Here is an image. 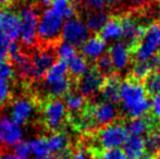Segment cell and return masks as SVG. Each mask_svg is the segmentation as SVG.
<instances>
[{
	"instance_id": "1",
	"label": "cell",
	"mask_w": 160,
	"mask_h": 159,
	"mask_svg": "<svg viewBox=\"0 0 160 159\" xmlns=\"http://www.w3.org/2000/svg\"><path fill=\"white\" fill-rule=\"evenodd\" d=\"M119 102L122 111L131 119L146 117L150 111V99L145 86L132 77L120 83Z\"/></svg>"
},
{
	"instance_id": "2",
	"label": "cell",
	"mask_w": 160,
	"mask_h": 159,
	"mask_svg": "<svg viewBox=\"0 0 160 159\" xmlns=\"http://www.w3.org/2000/svg\"><path fill=\"white\" fill-rule=\"evenodd\" d=\"M160 50V22H152L144 31L138 45L134 49L135 62H146Z\"/></svg>"
},
{
	"instance_id": "3",
	"label": "cell",
	"mask_w": 160,
	"mask_h": 159,
	"mask_svg": "<svg viewBox=\"0 0 160 159\" xmlns=\"http://www.w3.org/2000/svg\"><path fill=\"white\" fill-rule=\"evenodd\" d=\"M117 115H118V110L116 108V104L102 100L85 108L84 115H83L84 117L81 123L89 127H106L114 122Z\"/></svg>"
},
{
	"instance_id": "4",
	"label": "cell",
	"mask_w": 160,
	"mask_h": 159,
	"mask_svg": "<svg viewBox=\"0 0 160 159\" xmlns=\"http://www.w3.org/2000/svg\"><path fill=\"white\" fill-rule=\"evenodd\" d=\"M128 136L127 127L122 123L112 122L102 127L97 133V142L105 151L117 149L123 146Z\"/></svg>"
},
{
	"instance_id": "5",
	"label": "cell",
	"mask_w": 160,
	"mask_h": 159,
	"mask_svg": "<svg viewBox=\"0 0 160 159\" xmlns=\"http://www.w3.org/2000/svg\"><path fill=\"white\" fill-rule=\"evenodd\" d=\"M63 20L51 9H46L38 20V38L44 42H53L61 36Z\"/></svg>"
},
{
	"instance_id": "6",
	"label": "cell",
	"mask_w": 160,
	"mask_h": 159,
	"mask_svg": "<svg viewBox=\"0 0 160 159\" xmlns=\"http://www.w3.org/2000/svg\"><path fill=\"white\" fill-rule=\"evenodd\" d=\"M21 20V33L20 38L25 46H33L38 38V15L36 9L32 6H25L20 12Z\"/></svg>"
},
{
	"instance_id": "7",
	"label": "cell",
	"mask_w": 160,
	"mask_h": 159,
	"mask_svg": "<svg viewBox=\"0 0 160 159\" xmlns=\"http://www.w3.org/2000/svg\"><path fill=\"white\" fill-rule=\"evenodd\" d=\"M91 31L86 23L78 17H71L63 23L61 31V38L64 42L72 46L80 47L89 38Z\"/></svg>"
},
{
	"instance_id": "8",
	"label": "cell",
	"mask_w": 160,
	"mask_h": 159,
	"mask_svg": "<svg viewBox=\"0 0 160 159\" xmlns=\"http://www.w3.org/2000/svg\"><path fill=\"white\" fill-rule=\"evenodd\" d=\"M23 136L24 131L21 124L8 116L0 118V146L4 148L14 147L23 141Z\"/></svg>"
},
{
	"instance_id": "9",
	"label": "cell",
	"mask_w": 160,
	"mask_h": 159,
	"mask_svg": "<svg viewBox=\"0 0 160 159\" xmlns=\"http://www.w3.org/2000/svg\"><path fill=\"white\" fill-rule=\"evenodd\" d=\"M67 107L61 99L48 100L42 109V119L44 123L49 130L57 131L63 124L67 117Z\"/></svg>"
},
{
	"instance_id": "10",
	"label": "cell",
	"mask_w": 160,
	"mask_h": 159,
	"mask_svg": "<svg viewBox=\"0 0 160 159\" xmlns=\"http://www.w3.org/2000/svg\"><path fill=\"white\" fill-rule=\"evenodd\" d=\"M120 21L122 26V42L127 45L131 52H133L138 45L146 27L132 15H123L120 17Z\"/></svg>"
},
{
	"instance_id": "11",
	"label": "cell",
	"mask_w": 160,
	"mask_h": 159,
	"mask_svg": "<svg viewBox=\"0 0 160 159\" xmlns=\"http://www.w3.org/2000/svg\"><path fill=\"white\" fill-rule=\"evenodd\" d=\"M53 63L55 51H52L50 48H42L35 51L31 57L30 77L36 80L42 79Z\"/></svg>"
},
{
	"instance_id": "12",
	"label": "cell",
	"mask_w": 160,
	"mask_h": 159,
	"mask_svg": "<svg viewBox=\"0 0 160 159\" xmlns=\"http://www.w3.org/2000/svg\"><path fill=\"white\" fill-rule=\"evenodd\" d=\"M21 20L20 15L11 10L0 12V34L4 35L11 42L20 38Z\"/></svg>"
},
{
	"instance_id": "13",
	"label": "cell",
	"mask_w": 160,
	"mask_h": 159,
	"mask_svg": "<svg viewBox=\"0 0 160 159\" xmlns=\"http://www.w3.org/2000/svg\"><path fill=\"white\" fill-rule=\"evenodd\" d=\"M105 79L106 77L101 75L95 68L88 70L83 77H80L78 85V93L85 97L95 95L101 89Z\"/></svg>"
},
{
	"instance_id": "14",
	"label": "cell",
	"mask_w": 160,
	"mask_h": 159,
	"mask_svg": "<svg viewBox=\"0 0 160 159\" xmlns=\"http://www.w3.org/2000/svg\"><path fill=\"white\" fill-rule=\"evenodd\" d=\"M35 112V104L32 99L26 97H19L11 104V118L19 124L23 125L31 120Z\"/></svg>"
},
{
	"instance_id": "15",
	"label": "cell",
	"mask_w": 160,
	"mask_h": 159,
	"mask_svg": "<svg viewBox=\"0 0 160 159\" xmlns=\"http://www.w3.org/2000/svg\"><path fill=\"white\" fill-rule=\"evenodd\" d=\"M9 56L12 60V66L14 70L22 77H30V70H31V58L23 52L21 47L19 45L12 42L9 49Z\"/></svg>"
},
{
	"instance_id": "16",
	"label": "cell",
	"mask_w": 160,
	"mask_h": 159,
	"mask_svg": "<svg viewBox=\"0 0 160 159\" xmlns=\"http://www.w3.org/2000/svg\"><path fill=\"white\" fill-rule=\"evenodd\" d=\"M108 56L110 57L114 70H123L128 66L131 60V50L122 42H117L112 44L109 49Z\"/></svg>"
},
{
	"instance_id": "17",
	"label": "cell",
	"mask_w": 160,
	"mask_h": 159,
	"mask_svg": "<svg viewBox=\"0 0 160 159\" xmlns=\"http://www.w3.org/2000/svg\"><path fill=\"white\" fill-rule=\"evenodd\" d=\"M106 42L101 39L100 36L89 37L84 44L81 46L82 56L86 60L97 61L100 57H102L106 52Z\"/></svg>"
},
{
	"instance_id": "18",
	"label": "cell",
	"mask_w": 160,
	"mask_h": 159,
	"mask_svg": "<svg viewBox=\"0 0 160 159\" xmlns=\"http://www.w3.org/2000/svg\"><path fill=\"white\" fill-rule=\"evenodd\" d=\"M14 77V68L7 61H0V105H3L10 98V82Z\"/></svg>"
},
{
	"instance_id": "19",
	"label": "cell",
	"mask_w": 160,
	"mask_h": 159,
	"mask_svg": "<svg viewBox=\"0 0 160 159\" xmlns=\"http://www.w3.org/2000/svg\"><path fill=\"white\" fill-rule=\"evenodd\" d=\"M123 153L128 159H141L146 154L145 141L142 136L128 135L122 146Z\"/></svg>"
},
{
	"instance_id": "20",
	"label": "cell",
	"mask_w": 160,
	"mask_h": 159,
	"mask_svg": "<svg viewBox=\"0 0 160 159\" xmlns=\"http://www.w3.org/2000/svg\"><path fill=\"white\" fill-rule=\"evenodd\" d=\"M100 35L101 39L107 42H116L122 37V26H121L120 17H110L103 27L101 28Z\"/></svg>"
},
{
	"instance_id": "21",
	"label": "cell",
	"mask_w": 160,
	"mask_h": 159,
	"mask_svg": "<svg viewBox=\"0 0 160 159\" xmlns=\"http://www.w3.org/2000/svg\"><path fill=\"white\" fill-rule=\"evenodd\" d=\"M119 87H120V82L116 75L106 77L100 89L103 100L110 102L112 104L119 102Z\"/></svg>"
},
{
	"instance_id": "22",
	"label": "cell",
	"mask_w": 160,
	"mask_h": 159,
	"mask_svg": "<svg viewBox=\"0 0 160 159\" xmlns=\"http://www.w3.org/2000/svg\"><path fill=\"white\" fill-rule=\"evenodd\" d=\"M152 120L146 116V117L135 118L128 121L127 125V130L128 135L142 136L144 134H148L152 130Z\"/></svg>"
},
{
	"instance_id": "23",
	"label": "cell",
	"mask_w": 160,
	"mask_h": 159,
	"mask_svg": "<svg viewBox=\"0 0 160 159\" xmlns=\"http://www.w3.org/2000/svg\"><path fill=\"white\" fill-rule=\"evenodd\" d=\"M68 72L69 71H68L67 63L64 61L59 60V61L55 62L45 74V85L53 84V83H57L65 79L68 77Z\"/></svg>"
},
{
	"instance_id": "24",
	"label": "cell",
	"mask_w": 160,
	"mask_h": 159,
	"mask_svg": "<svg viewBox=\"0 0 160 159\" xmlns=\"http://www.w3.org/2000/svg\"><path fill=\"white\" fill-rule=\"evenodd\" d=\"M48 140V146L50 153L53 154H63L67 152L68 145H69V137L67 134L62 132H53L50 136L47 137Z\"/></svg>"
},
{
	"instance_id": "25",
	"label": "cell",
	"mask_w": 160,
	"mask_h": 159,
	"mask_svg": "<svg viewBox=\"0 0 160 159\" xmlns=\"http://www.w3.org/2000/svg\"><path fill=\"white\" fill-rule=\"evenodd\" d=\"M70 89H71V81L69 80V77H65L53 84L45 85V92L49 97H51V99L52 98L60 99L63 96H67Z\"/></svg>"
},
{
	"instance_id": "26",
	"label": "cell",
	"mask_w": 160,
	"mask_h": 159,
	"mask_svg": "<svg viewBox=\"0 0 160 159\" xmlns=\"http://www.w3.org/2000/svg\"><path fill=\"white\" fill-rule=\"evenodd\" d=\"M51 10L65 21L74 17L75 14V8L72 0H52Z\"/></svg>"
},
{
	"instance_id": "27",
	"label": "cell",
	"mask_w": 160,
	"mask_h": 159,
	"mask_svg": "<svg viewBox=\"0 0 160 159\" xmlns=\"http://www.w3.org/2000/svg\"><path fill=\"white\" fill-rule=\"evenodd\" d=\"M67 67H68V71L71 73L72 77H78V79L81 77H83L88 71L87 60L83 56L78 55V53H76L73 58H71L67 62Z\"/></svg>"
},
{
	"instance_id": "28",
	"label": "cell",
	"mask_w": 160,
	"mask_h": 159,
	"mask_svg": "<svg viewBox=\"0 0 160 159\" xmlns=\"http://www.w3.org/2000/svg\"><path fill=\"white\" fill-rule=\"evenodd\" d=\"M64 104L70 113L78 115L86 108V98L80 93H72L67 96Z\"/></svg>"
},
{
	"instance_id": "29",
	"label": "cell",
	"mask_w": 160,
	"mask_h": 159,
	"mask_svg": "<svg viewBox=\"0 0 160 159\" xmlns=\"http://www.w3.org/2000/svg\"><path fill=\"white\" fill-rule=\"evenodd\" d=\"M107 21L108 15L105 13V11H89L85 23L91 32L99 33Z\"/></svg>"
},
{
	"instance_id": "30",
	"label": "cell",
	"mask_w": 160,
	"mask_h": 159,
	"mask_svg": "<svg viewBox=\"0 0 160 159\" xmlns=\"http://www.w3.org/2000/svg\"><path fill=\"white\" fill-rule=\"evenodd\" d=\"M28 144H30L32 155L37 159L49 156V154H50L48 146V140L45 136H38V137L32 138L28 142Z\"/></svg>"
},
{
	"instance_id": "31",
	"label": "cell",
	"mask_w": 160,
	"mask_h": 159,
	"mask_svg": "<svg viewBox=\"0 0 160 159\" xmlns=\"http://www.w3.org/2000/svg\"><path fill=\"white\" fill-rule=\"evenodd\" d=\"M145 149L149 157L160 153V134L157 131H150L145 140Z\"/></svg>"
},
{
	"instance_id": "32",
	"label": "cell",
	"mask_w": 160,
	"mask_h": 159,
	"mask_svg": "<svg viewBox=\"0 0 160 159\" xmlns=\"http://www.w3.org/2000/svg\"><path fill=\"white\" fill-rule=\"evenodd\" d=\"M152 67L148 63V61L146 62H135L132 69V79L138 81V82H143L146 80V77L152 73Z\"/></svg>"
},
{
	"instance_id": "33",
	"label": "cell",
	"mask_w": 160,
	"mask_h": 159,
	"mask_svg": "<svg viewBox=\"0 0 160 159\" xmlns=\"http://www.w3.org/2000/svg\"><path fill=\"white\" fill-rule=\"evenodd\" d=\"M144 86L146 88L148 95H155L156 93L160 92V75L159 71L150 73L146 80L144 81Z\"/></svg>"
},
{
	"instance_id": "34",
	"label": "cell",
	"mask_w": 160,
	"mask_h": 159,
	"mask_svg": "<svg viewBox=\"0 0 160 159\" xmlns=\"http://www.w3.org/2000/svg\"><path fill=\"white\" fill-rule=\"evenodd\" d=\"M95 69L100 73L103 77H110L112 75L113 72V66H112L111 59L108 55H103L102 57H100L98 60L96 61V67Z\"/></svg>"
},
{
	"instance_id": "35",
	"label": "cell",
	"mask_w": 160,
	"mask_h": 159,
	"mask_svg": "<svg viewBox=\"0 0 160 159\" xmlns=\"http://www.w3.org/2000/svg\"><path fill=\"white\" fill-rule=\"evenodd\" d=\"M56 53H57V56L60 58L61 61H64L67 63L71 58H73L78 53V51H76V48L74 46L63 42L58 45L57 49H56Z\"/></svg>"
},
{
	"instance_id": "36",
	"label": "cell",
	"mask_w": 160,
	"mask_h": 159,
	"mask_svg": "<svg viewBox=\"0 0 160 159\" xmlns=\"http://www.w3.org/2000/svg\"><path fill=\"white\" fill-rule=\"evenodd\" d=\"M13 151H14L13 154L20 159H28L32 156L30 144H28V142H24V141L18 143V144L13 147Z\"/></svg>"
},
{
	"instance_id": "37",
	"label": "cell",
	"mask_w": 160,
	"mask_h": 159,
	"mask_svg": "<svg viewBox=\"0 0 160 159\" xmlns=\"http://www.w3.org/2000/svg\"><path fill=\"white\" fill-rule=\"evenodd\" d=\"M12 44L9 38H7L4 35L0 34V61H3L9 56V49Z\"/></svg>"
},
{
	"instance_id": "38",
	"label": "cell",
	"mask_w": 160,
	"mask_h": 159,
	"mask_svg": "<svg viewBox=\"0 0 160 159\" xmlns=\"http://www.w3.org/2000/svg\"><path fill=\"white\" fill-rule=\"evenodd\" d=\"M107 3V0H84L85 7L89 11H103Z\"/></svg>"
},
{
	"instance_id": "39",
	"label": "cell",
	"mask_w": 160,
	"mask_h": 159,
	"mask_svg": "<svg viewBox=\"0 0 160 159\" xmlns=\"http://www.w3.org/2000/svg\"><path fill=\"white\" fill-rule=\"evenodd\" d=\"M101 159H128L122 149H108L105 151L102 154H100Z\"/></svg>"
},
{
	"instance_id": "40",
	"label": "cell",
	"mask_w": 160,
	"mask_h": 159,
	"mask_svg": "<svg viewBox=\"0 0 160 159\" xmlns=\"http://www.w3.org/2000/svg\"><path fill=\"white\" fill-rule=\"evenodd\" d=\"M150 111L156 119H160V92L152 95L150 99Z\"/></svg>"
},
{
	"instance_id": "41",
	"label": "cell",
	"mask_w": 160,
	"mask_h": 159,
	"mask_svg": "<svg viewBox=\"0 0 160 159\" xmlns=\"http://www.w3.org/2000/svg\"><path fill=\"white\" fill-rule=\"evenodd\" d=\"M71 159H91V156L86 153V151H84L83 148H80L74 152L73 155L71 156Z\"/></svg>"
},
{
	"instance_id": "42",
	"label": "cell",
	"mask_w": 160,
	"mask_h": 159,
	"mask_svg": "<svg viewBox=\"0 0 160 159\" xmlns=\"http://www.w3.org/2000/svg\"><path fill=\"white\" fill-rule=\"evenodd\" d=\"M0 159H20L18 158L14 154H11V153H4L0 156Z\"/></svg>"
},
{
	"instance_id": "43",
	"label": "cell",
	"mask_w": 160,
	"mask_h": 159,
	"mask_svg": "<svg viewBox=\"0 0 160 159\" xmlns=\"http://www.w3.org/2000/svg\"><path fill=\"white\" fill-rule=\"evenodd\" d=\"M38 3L40 4V6L42 7H49L51 6V2H52V0H37Z\"/></svg>"
},
{
	"instance_id": "44",
	"label": "cell",
	"mask_w": 160,
	"mask_h": 159,
	"mask_svg": "<svg viewBox=\"0 0 160 159\" xmlns=\"http://www.w3.org/2000/svg\"><path fill=\"white\" fill-rule=\"evenodd\" d=\"M123 0H107V2L109 4H118L120 3V2H122Z\"/></svg>"
},
{
	"instance_id": "45",
	"label": "cell",
	"mask_w": 160,
	"mask_h": 159,
	"mask_svg": "<svg viewBox=\"0 0 160 159\" xmlns=\"http://www.w3.org/2000/svg\"><path fill=\"white\" fill-rule=\"evenodd\" d=\"M12 0H0V3L3 6V4H9Z\"/></svg>"
},
{
	"instance_id": "46",
	"label": "cell",
	"mask_w": 160,
	"mask_h": 159,
	"mask_svg": "<svg viewBox=\"0 0 160 159\" xmlns=\"http://www.w3.org/2000/svg\"><path fill=\"white\" fill-rule=\"evenodd\" d=\"M156 127H157V132L160 134V119H159V121L157 122V124H156Z\"/></svg>"
},
{
	"instance_id": "47",
	"label": "cell",
	"mask_w": 160,
	"mask_h": 159,
	"mask_svg": "<svg viewBox=\"0 0 160 159\" xmlns=\"http://www.w3.org/2000/svg\"><path fill=\"white\" fill-rule=\"evenodd\" d=\"M39 159H57V158L51 157V156H46V157H42V158H39Z\"/></svg>"
},
{
	"instance_id": "48",
	"label": "cell",
	"mask_w": 160,
	"mask_h": 159,
	"mask_svg": "<svg viewBox=\"0 0 160 159\" xmlns=\"http://www.w3.org/2000/svg\"><path fill=\"white\" fill-rule=\"evenodd\" d=\"M155 159H160V153H158L156 156H155Z\"/></svg>"
},
{
	"instance_id": "49",
	"label": "cell",
	"mask_w": 160,
	"mask_h": 159,
	"mask_svg": "<svg viewBox=\"0 0 160 159\" xmlns=\"http://www.w3.org/2000/svg\"><path fill=\"white\" fill-rule=\"evenodd\" d=\"M158 7H159V12H160V0H158Z\"/></svg>"
},
{
	"instance_id": "50",
	"label": "cell",
	"mask_w": 160,
	"mask_h": 159,
	"mask_svg": "<svg viewBox=\"0 0 160 159\" xmlns=\"http://www.w3.org/2000/svg\"><path fill=\"white\" fill-rule=\"evenodd\" d=\"M141 159H149V158H141Z\"/></svg>"
},
{
	"instance_id": "51",
	"label": "cell",
	"mask_w": 160,
	"mask_h": 159,
	"mask_svg": "<svg viewBox=\"0 0 160 159\" xmlns=\"http://www.w3.org/2000/svg\"><path fill=\"white\" fill-rule=\"evenodd\" d=\"M159 75H160V71H159Z\"/></svg>"
},
{
	"instance_id": "52",
	"label": "cell",
	"mask_w": 160,
	"mask_h": 159,
	"mask_svg": "<svg viewBox=\"0 0 160 159\" xmlns=\"http://www.w3.org/2000/svg\"><path fill=\"white\" fill-rule=\"evenodd\" d=\"M0 7H1V3H0Z\"/></svg>"
}]
</instances>
